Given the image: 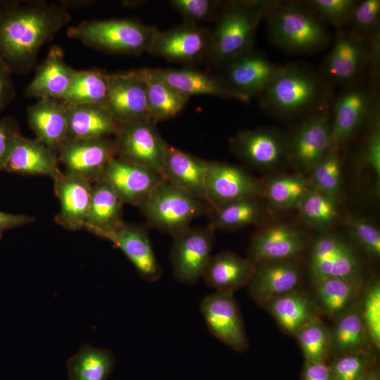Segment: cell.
<instances>
[{
  "mask_svg": "<svg viewBox=\"0 0 380 380\" xmlns=\"http://www.w3.org/2000/svg\"><path fill=\"white\" fill-rule=\"evenodd\" d=\"M4 171L22 175H41L53 180L63 174L57 155L39 139L19 134Z\"/></svg>",
  "mask_w": 380,
  "mask_h": 380,
  "instance_id": "obj_26",
  "label": "cell"
},
{
  "mask_svg": "<svg viewBox=\"0 0 380 380\" xmlns=\"http://www.w3.org/2000/svg\"><path fill=\"white\" fill-rule=\"evenodd\" d=\"M157 75L184 97L206 95L248 103L247 98L233 90L220 76L191 68H154Z\"/></svg>",
  "mask_w": 380,
  "mask_h": 380,
  "instance_id": "obj_27",
  "label": "cell"
},
{
  "mask_svg": "<svg viewBox=\"0 0 380 380\" xmlns=\"http://www.w3.org/2000/svg\"><path fill=\"white\" fill-rule=\"evenodd\" d=\"M303 380H336L329 365L326 362L305 361Z\"/></svg>",
  "mask_w": 380,
  "mask_h": 380,
  "instance_id": "obj_53",
  "label": "cell"
},
{
  "mask_svg": "<svg viewBox=\"0 0 380 380\" xmlns=\"http://www.w3.org/2000/svg\"><path fill=\"white\" fill-rule=\"evenodd\" d=\"M333 89L308 64L294 62L281 70L259 96L270 115L289 120L306 115L331 102Z\"/></svg>",
  "mask_w": 380,
  "mask_h": 380,
  "instance_id": "obj_2",
  "label": "cell"
},
{
  "mask_svg": "<svg viewBox=\"0 0 380 380\" xmlns=\"http://www.w3.org/2000/svg\"><path fill=\"white\" fill-rule=\"evenodd\" d=\"M71 19L58 3L1 1L0 58L13 74L30 72L41 49Z\"/></svg>",
  "mask_w": 380,
  "mask_h": 380,
  "instance_id": "obj_1",
  "label": "cell"
},
{
  "mask_svg": "<svg viewBox=\"0 0 380 380\" xmlns=\"http://www.w3.org/2000/svg\"><path fill=\"white\" fill-rule=\"evenodd\" d=\"M260 198H243L212 209L208 215V225L215 231L236 229L267 223L269 209L260 201Z\"/></svg>",
  "mask_w": 380,
  "mask_h": 380,
  "instance_id": "obj_34",
  "label": "cell"
},
{
  "mask_svg": "<svg viewBox=\"0 0 380 380\" xmlns=\"http://www.w3.org/2000/svg\"><path fill=\"white\" fill-rule=\"evenodd\" d=\"M341 201L312 189L297 208L302 224L319 232L328 231L340 218Z\"/></svg>",
  "mask_w": 380,
  "mask_h": 380,
  "instance_id": "obj_39",
  "label": "cell"
},
{
  "mask_svg": "<svg viewBox=\"0 0 380 380\" xmlns=\"http://www.w3.org/2000/svg\"><path fill=\"white\" fill-rule=\"evenodd\" d=\"M324 23L337 30L345 28L357 0H307L300 1Z\"/></svg>",
  "mask_w": 380,
  "mask_h": 380,
  "instance_id": "obj_46",
  "label": "cell"
},
{
  "mask_svg": "<svg viewBox=\"0 0 380 380\" xmlns=\"http://www.w3.org/2000/svg\"><path fill=\"white\" fill-rule=\"evenodd\" d=\"M12 72L0 58V115L15 96Z\"/></svg>",
  "mask_w": 380,
  "mask_h": 380,
  "instance_id": "obj_52",
  "label": "cell"
},
{
  "mask_svg": "<svg viewBox=\"0 0 380 380\" xmlns=\"http://www.w3.org/2000/svg\"><path fill=\"white\" fill-rule=\"evenodd\" d=\"M331 104L304 115L288 136L289 164L296 172L310 173L331 148Z\"/></svg>",
  "mask_w": 380,
  "mask_h": 380,
  "instance_id": "obj_8",
  "label": "cell"
},
{
  "mask_svg": "<svg viewBox=\"0 0 380 380\" xmlns=\"http://www.w3.org/2000/svg\"><path fill=\"white\" fill-rule=\"evenodd\" d=\"M283 331L293 335L317 317L310 300L300 290L281 296L263 306Z\"/></svg>",
  "mask_w": 380,
  "mask_h": 380,
  "instance_id": "obj_36",
  "label": "cell"
},
{
  "mask_svg": "<svg viewBox=\"0 0 380 380\" xmlns=\"http://www.w3.org/2000/svg\"><path fill=\"white\" fill-rule=\"evenodd\" d=\"M104 106L120 125L150 119L146 87L138 70L108 74Z\"/></svg>",
  "mask_w": 380,
  "mask_h": 380,
  "instance_id": "obj_20",
  "label": "cell"
},
{
  "mask_svg": "<svg viewBox=\"0 0 380 380\" xmlns=\"http://www.w3.org/2000/svg\"><path fill=\"white\" fill-rule=\"evenodd\" d=\"M255 268V263L248 258L225 251L211 255L202 278L215 291L234 294L248 285Z\"/></svg>",
  "mask_w": 380,
  "mask_h": 380,
  "instance_id": "obj_29",
  "label": "cell"
},
{
  "mask_svg": "<svg viewBox=\"0 0 380 380\" xmlns=\"http://www.w3.org/2000/svg\"><path fill=\"white\" fill-rule=\"evenodd\" d=\"M303 278L298 258L265 261L255 264L247 286L251 298L260 305L298 290Z\"/></svg>",
  "mask_w": 380,
  "mask_h": 380,
  "instance_id": "obj_21",
  "label": "cell"
},
{
  "mask_svg": "<svg viewBox=\"0 0 380 380\" xmlns=\"http://www.w3.org/2000/svg\"><path fill=\"white\" fill-rule=\"evenodd\" d=\"M172 6L183 17L185 23L196 24L207 21L218 14L222 1L215 0H172Z\"/></svg>",
  "mask_w": 380,
  "mask_h": 380,
  "instance_id": "obj_49",
  "label": "cell"
},
{
  "mask_svg": "<svg viewBox=\"0 0 380 380\" xmlns=\"http://www.w3.org/2000/svg\"><path fill=\"white\" fill-rule=\"evenodd\" d=\"M313 189L305 175H278L263 182L262 198L266 200L268 209L286 211L297 209L303 198Z\"/></svg>",
  "mask_w": 380,
  "mask_h": 380,
  "instance_id": "obj_35",
  "label": "cell"
},
{
  "mask_svg": "<svg viewBox=\"0 0 380 380\" xmlns=\"http://www.w3.org/2000/svg\"><path fill=\"white\" fill-rule=\"evenodd\" d=\"M205 191L207 201L214 209L243 198H262L263 182L239 166L209 161Z\"/></svg>",
  "mask_w": 380,
  "mask_h": 380,
  "instance_id": "obj_17",
  "label": "cell"
},
{
  "mask_svg": "<svg viewBox=\"0 0 380 380\" xmlns=\"http://www.w3.org/2000/svg\"><path fill=\"white\" fill-rule=\"evenodd\" d=\"M308 243L306 233L287 222L260 225L253 234L248 257L253 262L298 258Z\"/></svg>",
  "mask_w": 380,
  "mask_h": 380,
  "instance_id": "obj_15",
  "label": "cell"
},
{
  "mask_svg": "<svg viewBox=\"0 0 380 380\" xmlns=\"http://www.w3.org/2000/svg\"><path fill=\"white\" fill-rule=\"evenodd\" d=\"M365 139L362 160L371 170L374 177L376 190L380 185V120L379 113L368 125Z\"/></svg>",
  "mask_w": 380,
  "mask_h": 380,
  "instance_id": "obj_50",
  "label": "cell"
},
{
  "mask_svg": "<svg viewBox=\"0 0 380 380\" xmlns=\"http://www.w3.org/2000/svg\"><path fill=\"white\" fill-rule=\"evenodd\" d=\"M264 19L270 42L282 51L312 53L329 45L324 23L300 1H276Z\"/></svg>",
  "mask_w": 380,
  "mask_h": 380,
  "instance_id": "obj_4",
  "label": "cell"
},
{
  "mask_svg": "<svg viewBox=\"0 0 380 380\" xmlns=\"http://www.w3.org/2000/svg\"><path fill=\"white\" fill-rule=\"evenodd\" d=\"M123 202L103 179L92 184L91 198L86 230L99 236L121 224Z\"/></svg>",
  "mask_w": 380,
  "mask_h": 380,
  "instance_id": "obj_32",
  "label": "cell"
},
{
  "mask_svg": "<svg viewBox=\"0 0 380 380\" xmlns=\"http://www.w3.org/2000/svg\"><path fill=\"white\" fill-rule=\"evenodd\" d=\"M149 226L172 237L190 227L196 218L213 209L205 201L195 198L162 179L139 205Z\"/></svg>",
  "mask_w": 380,
  "mask_h": 380,
  "instance_id": "obj_7",
  "label": "cell"
},
{
  "mask_svg": "<svg viewBox=\"0 0 380 380\" xmlns=\"http://www.w3.org/2000/svg\"><path fill=\"white\" fill-rule=\"evenodd\" d=\"M65 103L68 141L108 138L115 137L118 132L120 124L104 106Z\"/></svg>",
  "mask_w": 380,
  "mask_h": 380,
  "instance_id": "obj_31",
  "label": "cell"
},
{
  "mask_svg": "<svg viewBox=\"0 0 380 380\" xmlns=\"http://www.w3.org/2000/svg\"><path fill=\"white\" fill-rule=\"evenodd\" d=\"M27 118L36 138L57 155L68 141L66 103L58 99H39L27 109Z\"/></svg>",
  "mask_w": 380,
  "mask_h": 380,
  "instance_id": "obj_25",
  "label": "cell"
},
{
  "mask_svg": "<svg viewBox=\"0 0 380 380\" xmlns=\"http://www.w3.org/2000/svg\"><path fill=\"white\" fill-rule=\"evenodd\" d=\"M379 78L367 75L331 101V146L342 149L379 113Z\"/></svg>",
  "mask_w": 380,
  "mask_h": 380,
  "instance_id": "obj_6",
  "label": "cell"
},
{
  "mask_svg": "<svg viewBox=\"0 0 380 380\" xmlns=\"http://www.w3.org/2000/svg\"><path fill=\"white\" fill-rule=\"evenodd\" d=\"M201 312L210 332L238 352L248 348V340L239 305L233 293L215 291L204 297Z\"/></svg>",
  "mask_w": 380,
  "mask_h": 380,
  "instance_id": "obj_16",
  "label": "cell"
},
{
  "mask_svg": "<svg viewBox=\"0 0 380 380\" xmlns=\"http://www.w3.org/2000/svg\"><path fill=\"white\" fill-rule=\"evenodd\" d=\"M53 188L60 203L55 222L68 231L84 229L90 209L92 184L63 172L53 179Z\"/></svg>",
  "mask_w": 380,
  "mask_h": 380,
  "instance_id": "obj_24",
  "label": "cell"
},
{
  "mask_svg": "<svg viewBox=\"0 0 380 380\" xmlns=\"http://www.w3.org/2000/svg\"><path fill=\"white\" fill-rule=\"evenodd\" d=\"M138 71L146 87L150 120L156 124L176 117L184 109L189 99L165 82L154 68H141Z\"/></svg>",
  "mask_w": 380,
  "mask_h": 380,
  "instance_id": "obj_33",
  "label": "cell"
},
{
  "mask_svg": "<svg viewBox=\"0 0 380 380\" xmlns=\"http://www.w3.org/2000/svg\"><path fill=\"white\" fill-rule=\"evenodd\" d=\"M331 333L330 353L367 352L370 344L360 307L355 305L338 317Z\"/></svg>",
  "mask_w": 380,
  "mask_h": 380,
  "instance_id": "obj_38",
  "label": "cell"
},
{
  "mask_svg": "<svg viewBox=\"0 0 380 380\" xmlns=\"http://www.w3.org/2000/svg\"><path fill=\"white\" fill-rule=\"evenodd\" d=\"M35 220L34 216L0 211V239L6 231L32 224Z\"/></svg>",
  "mask_w": 380,
  "mask_h": 380,
  "instance_id": "obj_54",
  "label": "cell"
},
{
  "mask_svg": "<svg viewBox=\"0 0 380 380\" xmlns=\"http://www.w3.org/2000/svg\"><path fill=\"white\" fill-rule=\"evenodd\" d=\"M155 27L132 19L86 20L70 27L69 38L101 51L123 55L147 52Z\"/></svg>",
  "mask_w": 380,
  "mask_h": 380,
  "instance_id": "obj_5",
  "label": "cell"
},
{
  "mask_svg": "<svg viewBox=\"0 0 380 380\" xmlns=\"http://www.w3.org/2000/svg\"><path fill=\"white\" fill-rule=\"evenodd\" d=\"M329 365L336 380H360L372 369V357L367 352L346 353Z\"/></svg>",
  "mask_w": 380,
  "mask_h": 380,
  "instance_id": "obj_48",
  "label": "cell"
},
{
  "mask_svg": "<svg viewBox=\"0 0 380 380\" xmlns=\"http://www.w3.org/2000/svg\"><path fill=\"white\" fill-rule=\"evenodd\" d=\"M113 365L110 350L84 345L67 362L68 380H106Z\"/></svg>",
  "mask_w": 380,
  "mask_h": 380,
  "instance_id": "obj_40",
  "label": "cell"
},
{
  "mask_svg": "<svg viewBox=\"0 0 380 380\" xmlns=\"http://www.w3.org/2000/svg\"><path fill=\"white\" fill-rule=\"evenodd\" d=\"M210 31L184 23L165 31L157 30L147 52L167 61L190 63L208 58Z\"/></svg>",
  "mask_w": 380,
  "mask_h": 380,
  "instance_id": "obj_14",
  "label": "cell"
},
{
  "mask_svg": "<svg viewBox=\"0 0 380 380\" xmlns=\"http://www.w3.org/2000/svg\"><path fill=\"white\" fill-rule=\"evenodd\" d=\"M156 125L148 118L120 125L113 140L117 157L144 166L165 179V160L169 145Z\"/></svg>",
  "mask_w": 380,
  "mask_h": 380,
  "instance_id": "obj_11",
  "label": "cell"
},
{
  "mask_svg": "<svg viewBox=\"0 0 380 380\" xmlns=\"http://www.w3.org/2000/svg\"><path fill=\"white\" fill-rule=\"evenodd\" d=\"M346 224L357 244L371 257L380 256V232L377 226L366 217L349 215Z\"/></svg>",
  "mask_w": 380,
  "mask_h": 380,
  "instance_id": "obj_47",
  "label": "cell"
},
{
  "mask_svg": "<svg viewBox=\"0 0 380 380\" xmlns=\"http://www.w3.org/2000/svg\"><path fill=\"white\" fill-rule=\"evenodd\" d=\"M215 232L208 225L190 227L172 237L170 258L177 281L194 284L202 277L214 246Z\"/></svg>",
  "mask_w": 380,
  "mask_h": 380,
  "instance_id": "obj_13",
  "label": "cell"
},
{
  "mask_svg": "<svg viewBox=\"0 0 380 380\" xmlns=\"http://www.w3.org/2000/svg\"><path fill=\"white\" fill-rule=\"evenodd\" d=\"M77 70L64 60L62 49L53 45L25 89L27 97L60 99L68 89Z\"/></svg>",
  "mask_w": 380,
  "mask_h": 380,
  "instance_id": "obj_28",
  "label": "cell"
},
{
  "mask_svg": "<svg viewBox=\"0 0 380 380\" xmlns=\"http://www.w3.org/2000/svg\"><path fill=\"white\" fill-rule=\"evenodd\" d=\"M372 42L367 43L348 30H337L334 43L317 72L332 89L343 88L368 73Z\"/></svg>",
  "mask_w": 380,
  "mask_h": 380,
  "instance_id": "obj_9",
  "label": "cell"
},
{
  "mask_svg": "<svg viewBox=\"0 0 380 380\" xmlns=\"http://www.w3.org/2000/svg\"><path fill=\"white\" fill-rule=\"evenodd\" d=\"M360 307L370 345L380 348V283L377 278L366 286Z\"/></svg>",
  "mask_w": 380,
  "mask_h": 380,
  "instance_id": "obj_45",
  "label": "cell"
},
{
  "mask_svg": "<svg viewBox=\"0 0 380 380\" xmlns=\"http://www.w3.org/2000/svg\"><path fill=\"white\" fill-rule=\"evenodd\" d=\"M295 336L305 361H327L330 354L331 333L318 317L300 328Z\"/></svg>",
  "mask_w": 380,
  "mask_h": 380,
  "instance_id": "obj_43",
  "label": "cell"
},
{
  "mask_svg": "<svg viewBox=\"0 0 380 380\" xmlns=\"http://www.w3.org/2000/svg\"><path fill=\"white\" fill-rule=\"evenodd\" d=\"M208 163L209 161L169 146L165 160V179L188 194L208 202L205 179Z\"/></svg>",
  "mask_w": 380,
  "mask_h": 380,
  "instance_id": "obj_30",
  "label": "cell"
},
{
  "mask_svg": "<svg viewBox=\"0 0 380 380\" xmlns=\"http://www.w3.org/2000/svg\"><path fill=\"white\" fill-rule=\"evenodd\" d=\"M232 153L253 168L270 170L289 164V138L273 127L245 129L232 137Z\"/></svg>",
  "mask_w": 380,
  "mask_h": 380,
  "instance_id": "obj_12",
  "label": "cell"
},
{
  "mask_svg": "<svg viewBox=\"0 0 380 380\" xmlns=\"http://www.w3.org/2000/svg\"><path fill=\"white\" fill-rule=\"evenodd\" d=\"M19 134V124L13 116L0 118V171H4L13 143Z\"/></svg>",
  "mask_w": 380,
  "mask_h": 380,
  "instance_id": "obj_51",
  "label": "cell"
},
{
  "mask_svg": "<svg viewBox=\"0 0 380 380\" xmlns=\"http://www.w3.org/2000/svg\"><path fill=\"white\" fill-rule=\"evenodd\" d=\"M108 78V74L99 69L77 70L68 89L60 99L69 104L104 106Z\"/></svg>",
  "mask_w": 380,
  "mask_h": 380,
  "instance_id": "obj_41",
  "label": "cell"
},
{
  "mask_svg": "<svg viewBox=\"0 0 380 380\" xmlns=\"http://www.w3.org/2000/svg\"><path fill=\"white\" fill-rule=\"evenodd\" d=\"M317 303L328 317H338L356 305L362 282L343 278L314 281Z\"/></svg>",
  "mask_w": 380,
  "mask_h": 380,
  "instance_id": "obj_37",
  "label": "cell"
},
{
  "mask_svg": "<svg viewBox=\"0 0 380 380\" xmlns=\"http://www.w3.org/2000/svg\"><path fill=\"white\" fill-rule=\"evenodd\" d=\"M360 380H380L379 372L377 369H371Z\"/></svg>",
  "mask_w": 380,
  "mask_h": 380,
  "instance_id": "obj_56",
  "label": "cell"
},
{
  "mask_svg": "<svg viewBox=\"0 0 380 380\" xmlns=\"http://www.w3.org/2000/svg\"><path fill=\"white\" fill-rule=\"evenodd\" d=\"M102 179L110 184L124 204L139 207L164 179L144 166L117 156L107 165Z\"/></svg>",
  "mask_w": 380,
  "mask_h": 380,
  "instance_id": "obj_23",
  "label": "cell"
},
{
  "mask_svg": "<svg viewBox=\"0 0 380 380\" xmlns=\"http://www.w3.org/2000/svg\"><path fill=\"white\" fill-rule=\"evenodd\" d=\"M220 76L236 92L251 100L260 96L281 70L282 65L272 62L258 51H250L221 65Z\"/></svg>",
  "mask_w": 380,
  "mask_h": 380,
  "instance_id": "obj_19",
  "label": "cell"
},
{
  "mask_svg": "<svg viewBox=\"0 0 380 380\" xmlns=\"http://www.w3.org/2000/svg\"><path fill=\"white\" fill-rule=\"evenodd\" d=\"M99 236L119 248L144 279L156 281L160 278L162 269L144 228L123 221Z\"/></svg>",
  "mask_w": 380,
  "mask_h": 380,
  "instance_id": "obj_22",
  "label": "cell"
},
{
  "mask_svg": "<svg viewBox=\"0 0 380 380\" xmlns=\"http://www.w3.org/2000/svg\"><path fill=\"white\" fill-rule=\"evenodd\" d=\"M116 156L115 142L111 137L69 140L57 154L65 173L91 184L102 178L107 165Z\"/></svg>",
  "mask_w": 380,
  "mask_h": 380,
  "instance_id": "obj_18",
  "label": "cell"
},
{
  "mask_svg": "<svg viewBox=\"0 0 380 380\" xmlns=\"http://www.w3.org/2000/svg\"><path fill=\"white\" fill-rule=\"evenodd\" d=\"M276 1H222L217 23L210 32L208 59L222 65L253 49L257 28Z\"/></svg>",
  "mask_w": 380,
  "mask_h": 380,
  "instance_id": "obj_3",
  "label": "cell"
},
{
  "mask_svg": "<svg viewBox=\"0 0 380 380\" xmlns=\"http://www.w3.org/2000/svg\"><path fill=\"white\" fill-rule=\"evenodd\" d=\"M308 270L313 281L343 278L362 282V262L357 253L343 237L332 232H320L313 241Z\"/></svg>",
  "mask_w": 380,
  "mask_h": 380,
  "instance_id": "obj_10",
  "label": "cell"
},
{
  "mask_svg": "<svg viewBox=\"0 0 380 380\" xmlns=\"http://www.w3.org/2000/svg\"><path fill=\"white\" fill-rule=\"evenodd\" d=\"M340 148L331 146L311 170L310 180L314 189L341 200L342 157Z\"/></svg>",
  "mask_w": 380,
  "mask_h": 380,
  "instance_id": "obj_42",
  "label": "cell"
},
{
  "mask_svg": "<svg viewBox=\"0 0 380 380\" xmlns=\"http://www.w3.org/2000/svg\"><path fill=\"white\" fill-rule=\"evenodd\" d=\"M94 3V1H89V0H80V1H60L58 4L63 6V8H66L67 10L72 7V8H83L89 6V5L92 4Z\"/></svg>",
  "mask_w": 380,
  "mask_h": 380,
  "instance_id": "obj_55",
  "label": "cell"
},
{
  "mask_svg": "<svg viewBox=\"0 0 380 380\" xmlns=\"http://www.w3.org/2000/svg\"><path fill=\"white\" fill-rule=\"evenodd\" d=\"M380 1H357L345 30L362 41L370 43L380 37Z\"/></svg>",
  "mask_w": 380,
  "mask_h": 380,
  "instance_id": "obj_44",
  "label": "cell"
}]
</instances>
